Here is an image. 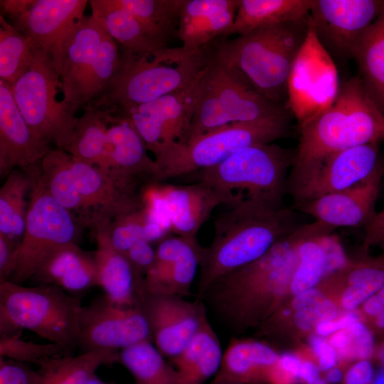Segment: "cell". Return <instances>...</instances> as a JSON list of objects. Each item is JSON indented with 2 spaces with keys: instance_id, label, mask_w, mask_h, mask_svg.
I'll return each mask as SVG.
<instances>
[{
  "instance_id": "cell-1",
  "label": "cell",
  "mask_w": 384,
  "mask_h": 384,
  "mask_svg": "<svg viewBox=\"0 0 384 384\" xmlns=\"http://www.w3.org/2000/svg\"><path fill=\"white\" fill-rule=\"evenodd\" d=\"M384 141V114L361 80L351 78L339 87L334 101L300 123V137L287 181L291 194L329 156Z\"/></svg>"
},
{
  "instance_id": "cell-2",
  "label": "cell",
  "mask_w": 384,
  "mask_h": 384,
  "mask_svg": "<svg viewBox=\"0 0 384 384\" xmlns=\"http://www.w3.org/2000/svg\"><path fill=\"white\" fill-rule=\"evenodd\" d=\"M213 220V238L200 249L198 299L220 277L265 255L300 225L294 208L246 195Z\"/></svg>"
},
{
  "instance_id": "cell-3",
  "label": "cell",
  "mask_w": 384,
  "mask_h": 384,
  "mask_svg": "<svg viewBox=\"0 0 384 384\" xmlns=\"http://www.w3.org/2000/svg\"><path fill=\"white\" fill-rule=\"evenodd\" d=\"M306 225L276 242L255 261L216 279L201 297L231 329L254 324L277 308L289 290L298 263V246Z\"/></svg>"
},
{
  "instance_id": "cell-4",
  "label": "cell",
  "mask_w": 384,
  "mask_h": 384,
  "mask_svg": "<svg viewBox=\"0 0 384 384\" xmlns=\"http://www.w3.org/2000/svg\"><path fill=\"white\" fill-rule=\"evenodd\" d=\"M309 14L216 43L210 53L268 100L288 107L293 66L310 35Z\"/></svg>"
},
{
  "instance_id": "cell-5",
  "label": "cell",
  "mask_w": 384,
  "mask_h": 384,
  "mask_svg": "<svg viewBox=\"0 0 384 384\" xmlns=\"http://www.w3.org/2000/svg\"><path fill=\"white\" fill-rule=\"evenodd\" d=\"M121 48L117 70L102 96L87 107L128 108L151 102L184 87L209 60L204 47L166 46L146 53Z\"/></svg>"
},
{
  "instance_id": "cell-6",
  "label": "cell",
  "mask_w": 384,
  "mask_h": 384,
  "mask_svg": "<svg viewBox=\"0 0 384 384\" xmlns=\"http://www.w3.org/2000/svg\"><path fill=\"white\" fill-rule=\"evenodd\" d=\"M82 296L52 284L25 287L0 282V335L28 330L65 348L78 346Z\"/></svg>"
},
{
  "instance_id": "cell-7",
  "label": "cell",
  "mask_w": 384,
  "mask_h": 384,
  "mask_svg": "<svg viewBox=\"0 0 384 384\" xmlns=\"http://www.w3.org/2000/svg\"><path fill=\"white\" fill-rule=\"evenodd\" d=\"M208 53L193 116L182 144L228 124L290 116L288 107L262 95Z\"/></svg>"
},
{
  "instance_id": "cell-8",
  "label": "cell",
  "mask_w": 384,
  "mask_h": 384,
  "mask_svg": "<svg viewBox=\"0 0 384 384\" xmlns=\"http://www.w3.org/2000/svg\"><path fill=\"white\" fill-rule=\"evenodd\" d=\"M290 116L218 128L182 144H176L154 158L159 182L220 164L246 147L270 144L291 134Z\"/></svg>"
},
{
  "instance_id": "cell-9",
  "label": "cell",
  "mask_w": 384,
  "mask_h": 384,
  "mask_svg": "<svg viewBox=\"0 0 384 384\" xmlns=\"http://www.w3.org/2000/svg\"><path fill=\"white\" fill-rule=\"evenodd\" d=\"M120 62L116 41L90 16H85L66 53L60 75L63 102L73 114L103 94Z\"/></svg>"
},
{
  "instance_id": "cell-10",
  "label": "cell",
  "mask_w": 384,
  "mask_h": 384,
  "mask_svg": "<svg viewBox=\"0 0 384 384\" xmlns=\"http://www.w3.org/2000/svg\"><path fill=\"white\" fill-rule=\"evenodd\" d=\"M39 163L26 168L31 178L26 224L9 279L21 284L33 277L54 252L77 244L79 236V225L73 213L56 202L43 186Z\"/></svg>"
},
{
  "instance_id": "cell-11",
  "label": "cell",
  "mask_w": 384,
  "mask_h": 384,
  "mask_svg": "<svg viewBox=\"0 0 384 384\" xmlns=\"http://www.w3.org/2000/svg\"><path fill=\"white\" fill-rule=\"evenodd\" d=\"M294 156L295 151L276 144H257L193 174L198 181L225 194L233 196L235 190L246 191L248 197L284 205Z\"/></svg>"
},
{
  "instance_id": "cell-12",
  "label": "cell",
  "mask_w": 384,
  "mask_h": 384,
  "mask_svg": "<svg viewBox=\"0 0 384 384\" xmlns=\"http://www.w3.org/2000/svg\"><path fill=\"white\" fill-rule=\"evenodd\" d=\"M11 90L17 107L33 132L68 152L78 117L58 98V93L63 92L60 78L38 47L32 66L11 85Z\"/></svg>"
},
{
  "instance_id": "cell-13",
  "label": "cell",
  "mask_w": 384,
  "mask_h": 384,
  "mask_svg": "<svg viewBox=\"0 0 384 384\" xmlns=\"http://www.w3.org/2000/svg\"><path fill=\"white\" fill-rule=\"evenodd\" d=\"M203 69L184 87L151 102L106 110L127 117L148 151L158 157L173 145L183 142L193 116Z\"/></svg>"
},
{
  "instance_id": "cell-14",
  "label": "cell",
  "mask_w": 384,
  "mask_h": 384,
  "mask_svg": "<svg viewBox=\"0 0 384 384\" xmlns=\"http://www.w3.org/2000/svg\"><path fill=\"white\" fill-rule=\"evenodd\" d=\"M383 9L381 0H314L311 33L332 61L346 63Z\"/></svg>"
},
{
  "instance_id": "cell-15",
  "label": "cell",
  "mask_w": 384,
  "mask_h": 384,
  "mask_svg": "<svg viewBox=\"0 0 384 384\" xmlns=\"http://www.w3.org/2000/svg\"><path fill=\"white\" fill-rule=\"evenodd\" d=\"M70 167L87 213V224L98 223L144 210L149 183L124 177L87 164L70 154Z\"/></svg>"
},
{
  "instance_id": "cell-16",
  "label": "cell",
  "mask_w": 384,
  "mask_h": 384,
  "mask_svg": "<svg viewBox=\"0 0 384 384\" xmlns=\"http://www.w3.org/2000/svg\"><path fill=\"white\" fill-rule=\"evenodd\" d=\"M151 341L148 322L140 307L118 305L103 295L82 307L78 346L82 353L122 350Z\"/></svg>"
},
{
  "instance_id": "cell-17",
  "label": "cell",
  "mask_w": 384,
  "mask_h": 384,
  "mask_svg": "<svg viewBox=\"0 0 384 384\" xmlns=\"http://www.w3.org/2000/svg\"><path fill=\"white\" fill-rule=\"evenodd\" d=\"M86 0H36L11 25L49 58L59 76L70 43L82 21Z\"/></svg>"
},
{
  "instance_id": "cell-18",
  "label": "cell",
  "mask_w": 384,
  "mask_h": 384,
  "mask_svg": "<svg viewBox=\"0 0 384 384\" xmlns=\"http://www.w3.org/2000/svg\"><path fill=\"white\" fill-rule=\"evenodd\" d=\"M158 351L171 358L188 344L207 317L202 300L171 295L143 294L139 300Z\"/></svg>"
},
{
  "instance_id": "cell-19",
  "label": "cell",
  "mask_w": 384,
  "mask_h": 384,
  "mask_svg": "<svg viewBox=\"0 0 384 384\" xmlns=\"http://www.w3.org/2000/svg\"><path fill=\"white\" fill-rule=\"evenodd\" d=\"M383 176L384 161L380 159L374 170L356 184L297 205L294 209L335 229L365 227L375 214Z\"/></svg>"
},
{
  "instance_id": "cell-20",
  "label": "cell",
  "mask_w": 384,
  "mask_h": 384,
  "mask_svg": "<svg viewBox=\"0 0 384 384\" xmlns=\"http://www.w3.org/2000/svg\"><path fill=\"white\" fill-rule=\"evenodd\" d=\"M379 145L363 144L327 157L312 176L290 194L294 206L343 190L366 178L380 159Z\"/></svg>"
},
{
  "instance_id": "cell-21",
  "label": "cell",
  "mask_w": 384,
  "mask_h": 384,
  "mask_svg": "<svg viewBox=\"0 0 384 384\" xmlns=\"http://www.w3.org/2000/svg\"><path fill=\"white\" fill-rule=\"evenodd\" d=\"M201 247L197 238L166 237L161 240L154 263L144 279V294L188 295L199 267Z\"/></svg>"
},
{
  "instance_id": "cell-22",
  "label": "cell",
  "mask_w": 384,
  "mask_h": 384,
  "mask_svg": "<svg viewBox=\"0 0 384 384\" xmlns=\"http://www.w3.org/2000/svg\"><path fill=\"white\" fill-rule=\"evenodd\" d=\"M169 222L177 236L196 238L202 225L220 204L230 206L245 194H225L201 181L188 185H172L159 194Z\"/></svg>"
},
{
  "instance_id": "cell-23",
  "label": "cell",
  "mask_w": 384,
  "mask_h": 384,
  "mask_svg": "<svg viewBox=\"0 0 384 384\" xmlns=\"http://www.w3.org/2000/svg\"><path fill=\"white\" fill-rule=\"evenodd\" d=\"M50 143L31 129L14 100L11 84L0 80V175L41 161L51 150Z\"/></svg>"
},
{
  "instance_id": "cell-24",
  "label": "cell",
  "mask_w": 384,
  "mask_h": 384,
  "mask_svg": "<svg viewBox=\"0 0 384 384\" xmlns=\"http://www.w3.org/2000/svg\"><path fill=\"white\" fill-rule=\"evenodd\" d=\"M102 110V109H101ZM107 116L105 168L117 175L159 183V168L147 153L146 144L125 116L102 110Z\"/></svg>"
},
{
  "instance_id": "cell-25",
  "label": "cell",
  "mask_w": 384,
  "mask_h": 384,
  "mask_svg": "<svg viewBox=\"0 0 384 384\" xmlns=\"http://www.w3.org/2000/svg\"><path fill=\"white\" fill-rule=\"evenodd\" d=\"M238 0H183L176 36L185 48H203L233 26Z\"/></svg>"
},
{
  "instance_id": "cell-26",
  "label": "cell",
  "mask_w": 384,
  "mask_h": 384,
  "mask_svg": "<svg viewBox=\"0 0 384 384\" xmlns=\"http://www.w3.org/2000/svg\"><path fill=\"white\" fill-rule=\"evenodd\" d=\"M95 225L97 250L93 252L97 286L112 302L124 306H137L143 290L128 259L112 245L107 223Z\"/></svg>"
},
{
  "instance_id": "cell-27",
  "label": "cell",
  "mask_w": 384,
  "mask_h": 384,
  "mask_svg": "<svg viewBox=\"0 0 384 384\" xmlns=\"http://www.w3.org/2000/svg\"><path fill=\"white\" fill-rule=\"evenodd\" d=\"M89 2L92 16L122 48L146 53L168 46L169 39L118 5L115 0Z\"/></svg>"
},
{
  "instance_id": "cell-28",
  "label": "cell",
  "mask_w": 384,
  "mask_h": 384,
  "mask_svg": "<svg viewBox=\"0 0 384 384\" xmlns=\"http://www.w3.org/2000/svg\"><path fill=\"white\" fill-rule=\"evenodd\" d=\"M279 356L270 346L256 341L235 338L223 353L213 381L233 384L267 383Z\"/></svg>"
},
{
  "instance_id": "cell-29",
  "label": "cell",
  "mask_w": 384,
  "mask_h": 384,
  "mask_svg": "<svg viewBox=\"0 0 384 384\" xmlns=\"http://www.w3.org/2000/svg\"><path fill=\"white\" fill-rule=\"evenodd\" d=\"M33 277L40 284L55 285L70 294L82 296L97 286L94 255L78 244L67 245L50 256Z\"/></svg>"
},
{
  "instance_id": "cell-30",
  "label": "cell",
  "mask_w": 384,
  "mask_h": 384,
  "mask_svg": "<svg viewBox=\"0 0 384 384\" xmlns=\"http://www.w3.org/2000/svg\"><path fill=\"white\" fill-rule=\"evenodd\" d=\"M223 353L218 337L207 316L185 348L171 358L176 384H203L218 373Z\"/></svg>"
},
{
  "instance_id": "cell-31",
  "label": "cell",
  "mask_w": 384,
  "mask_h": 384,
  "mask_svg": "<svg viewBox=\"0 0 384 384\" xmlns=\"http://www.w3.org/2000/svg\"><path fill=\"white\" fill-rule=\"evenodd\" d=\"M313 4L314 0H238L234 23L224 37L303 18Z\"/></svg>"
},
{
  "instance_id": "cell-32",
  "label": "cell",
  "mask_w": 384,
  "mask_h": 384,
  "mask_svg": "<svg viewBox=\"0 0 384 384\" xmlns=\"http://www.w3.org/2000/svg\"><path fill=\"white\" fill-rule=\"evenodd\" d=\"M119 352L100 350L56 356L41 363L36 384H89L98 368L119 362Z\"/></svg>"
},
{
  "instance_id": "cell-33",
  "label": "cell",
  "mask_w": 384,
  "mask_h": 384,
  "mask_svg": "<svg viewBox=\"0 0 384 384\" xmlns=\"http://www.w3.org/2000/svg\"><path fill=\"white\" fill-rule=\"evenodd\" d=\"M353 58L358 77L384 114V9L361 38Z\"/></svg>"
},
{
  "instance_id": "cell-34",
  "label": "cell",
  "mask_w": 384,
  "mask_h": 384,
  "mask_svg": "<svg viewBox=\"0 0 384 384\" xmlns=\"http://www.w3.org/2000/svg\"><path fill=\"white\" fill-rule=\"evenodd\" d=\"M41 180L54 200L72 213H78L87 224V213L70 167V154L50 150L39 163Z\"/></svg>"
},
{
  "instance_id": "cell-35",
  "label": "cell",
  "mask_w": 384,
  "mask_h": 384,
  "mask_svg": "<svg viewBox=\"0 0 384 384\" xmlns=\"http://www.w3.org/2000/svg\"><path fill=\"white\" fill-rule=\"evenodd\" d=\"M31 178L26 168L14 169L6 176L0 189V235L16 244L23 236Z\"/></svg>"
},
{
  "instance_id": "cell-36",
  "label": "cell",
  "mask_w": 384,
  "mask_h": 384,
  "mask_svg": "<svg viewBox=\"0 0 384 384\" xmlns=\"http://www.w3.org/2000/svg\"><path fill=\"white\" fill-rule=\"evenodd\" d=\"M119 362L133 376L135 384H176V370L150 340L125 348Z\"/></svg>"
},
{
  "instance_id": "cell-37",
  "label": "cell",
  "mask_w": 384,
  "mask_h": 384,
  "mask_svg": "<svg viewBox=\"0 0 384 384\" xmlns=\"http://www.w3.org/2000/svg\"><path fill=\"white\" fill-rule=\"evenodd\" d=\"M107 125V116L104 110L93 107L84 109L83 114L78 117L68 152L104 169Z\"/></svg>"
},
{
  "instance_id": "cell-38",
  "label": "cell",
  "mask_w": 384,
  "mask_h": 384,
  "mask_svg": "<svg viewBox=\"0 0 384 384\" xmlns=\"http://www.w3.org/2000/svg\"><path fill=\"white\" fill-rule=\"evenodd\" d=\"M334 230L321 223L299 244V263L289 287V290L295 296L315 287L326 274L324 238Z\"/></svg>"
},
{
  "instance_id": "cell-39",
  "label": "cell",
  "mask_w": 384,
  "mask_h": 384,
  "mask_svg": "<svg viewBox=\"0 0 384 384\" xmlns=\"http://www.w3.org/2000/svg\"><path fill=\"white\" fill-rule=\"evenodd\" d=\"M38 46L0 15V80L13 85L32 66Z\"/></svg>"
},
{
  "instance_id": "cell-40",
  "label": "cell",
  "mask_w": 384,
  "mask_h": 384,
  "mask_svg": "<svg viewBox=\"0 0 384 384\" xmlns=\"http://www.w3.org/2000/svg\"><path fill=\"white\" fill-rule=\"evenodd\" d=\"M346 287L341 297V306L348 311L363 305L384 286V256L368 258L340 270Z\"/></svg>"
},
{
  "instance_id": "cell-41",
  "label": "cell",
  "mask_w": 384,
  "mask_h": 384,
  "mask_svg": "<svg viewBox=\"0 0 384 384\" xmlns=\"http://www.w3.org/2000/svg\"><path fill=\"white\" fill-rule=\"evenodd\" d=\"M116 3L169 40L176 35L183 0H115Z\"/></svg>"
},
{
  "instance_id": "cell-42",
  "label": "cell",
  "mask_w": 384,
  "mask_h": 384,
  "mask_svg": "<svg viewBox=\"0 0 384 384\" xmlns=\"http://www.w3.org/2000/svg\"><path fill=\"white\" fill-rule=\"evenodd\" d=\"M292 309L294 323L302 331H309L321 322L334 320L338 313L335 303L316 287L296 295Z\"/></svg>"
},
{
  "instance_id": "cell-43",
  "label": "cell",
  "mask_w": 384,
  "mask_h": 384,
  "mask_svg": "<svg viewBox=\"0 0 384 384\" xmlns=\"http://www.w3.org/2000/svg\"><path fill=\"white\" fill-rule=\"evenodd\" d=\"M70 355L63 346L57 343H36L21 338V332L0 335V357L24 363L39 366L48 359Z\"/></svg>"
},
{
  "instance_id": "cell-44",
  "label": "cell",
  "mask_w": 384,
  "mask_h": 384,
  "mask_svg": "<svg viewBox=\"0 0 384 384\" xmlns=\"http://www.w3.org/2000/svg\"><path fill=\"white\" fill-rule=\"evenodd\" d=\"M146 210L147 206L142 211L119 217L107 223L108 237L115 250L125 254L135 242L145 238L144 223Z\"/></svg>"
},
{
  "instance_id": "cell-45",
  "label": "cell",
  "mask_w": 384,
  "mask_h": 384,
  "mask_svg": "<svg viewBox=\"0 0 384 384\" xmlns=\"http://www.w3.org/2000/svg\"><path fill=\"white\" fill-rule=\"evenodd\" d=\"M348 343L345 351L338 358L344 360H368L375 351L372 331L358 321L346 328Z\"/></svg>"
},
{
  "instance_id": "cell-46",
  "label": "cell",
  "mask_w": 384,
  "mask_h": 384,
  "mask_svg": "<svg viewBox=\"0 0 384 384\" xmlns=\"http://www.w3.org/2000/svg\"><path fill=\"white\" fill-rule=\"evenodd\" d=\"M129 261L137 279L142 288L146 274L152 267L156 258V250H154L151 242L142 238L135 242L125 254H123ZM144 292V291H143Z\"/></svg>"
},
{
  "instance_id": "cell-47",
  "label": "cell",
  "mask_w": 384,
  "mask_h": 384,
  "mask_svg": "<svg viewBox=\"0 0 384 384\" xmlns=\"http://www.w3.org/2000/svg\"><path fill=\"white\" fill-rule=\"evenodd\" d=\"M38 378L27 363L0 357V384H36Z\"/></svg>"
},
{
  "instance_id": "cell-48",
  "label": "cell",
  "mask_w": 384,
  "mask_h": 384,
  "mask_svg": "<svg viewBox=\"0 0 384 384\" xmlns=\"http://www.w3.org/2000/svg\"><path fill=\"white\" fill-rule=\"evenodd\" d=\"M310 345L317 358V366L320 371L326 372L336 366L338 356L329 341L316 334L310 338Z\"/></svg>"
},
{
  "instance_id": "cell-49",
  "label": "cell",
  "mask_w": 384,
  "mask_h": 384,
  "mask_svg": "<svg viewBox=\"0 0 384 384\" xmlns=\"http://www.w3.org/2000/svg\"><path fill=\"white\" fill-rule=\"evenodd\" d=\"M363 313L373 326L384 332V286L363 304Z\"/></svg>"
},
{
  "instance_id": "cell-50",
  "label": "cell",
  "mask_w": 384,
  "mask_h": 384,
  "mask_svg": "<svg viewBox=\"0 0 384 384\" xmlns=\"http://www.w3.org/2000/svg\"><path fill=\"white\" fill-rule=\"evenodd\" d=\"M18 244L0 235V282L9 280L13 273Z\"/></svg>"
},
{
  "instance_id": "cell-51",
  "label": "cell",
  "mask_w": 384,
  "mask_h": 384,
  "mask_svg": "<svg viewBox=\"0 0 384 384\" xmlns=\"http://www.w3.org/2000/svg\"><path fill=\"white\" fill-rule=\"evenodd\" d=\"M375 373L369 360H360L351 366L343 378L344 384H373Z\"/></svg>"
},
{
  "instance_id": "cell-52",
  "label": "cell",
  "mask_w": 384,
  "mask_h": 384,
  "mask_svg": "<svg viewBox=\"0 0 384 384\" xmlns=\"http://www.w3.org/2000/svg\"><path fill=\"white\" fill-rule=\"evenodd\" d=\"M364 228V245L366 247L378 246L384 249V208L375 213Z\"/></svg>"
},
{
  "instance_id": "cell-53",
  "label": "cell",
  "mask_w": 384,
  "mask_h": 384,
  "mask_svg": "<svg viewBox=\"0 0 384 384\" xmlns=\"http://www.w3.org/2000/svg\"><path fill=\"white\" fill-rule=\"evenodd\" d=\"M36 1V0H1L0 5L3 14L8 15L13 21L28 11Z\"/></svg>"
},
{
  "instance_id": "cell-54",
  "label": "cell",
  "mask_w": 384,
  "mask_h": 384,
  "mask_svg": "<svg viewBox=\"0 0 384 384\" xmlns=\"http://www.w3.org/2000/svg\"><path fill=\"white\" fill-rule=\"evenodd\" d=\"M346 328V324L341 317L337 320L334 319L319 324L315 327V331L317 335L324 337L332 335L336 331L345 329Z\"/></svg>"
},
{
  "instance_id": "cell-55",
  "label": "cell",
  "mask_w": 384,
  "mask_h": 384,
  "mask_svg": "<svg viewBox=\"0 0 384 384\" xmlns=\"http://www.w3.org/2000/svg\"><path fill=\"white\" fill-rule=\"evenodd\" d=\"M320 370L316 363L310 360L302 361L300 380L304 384L310 383L320 377Z\"/></svg>"
},
{
  "instance_id": "cell-56",
  "label": "cell",
  "mask_w": 384,
  "mask_h": 384,
  "mask_svg": "<svg viewBox=\"0 0 384 384\" xmlns=\"http://www.w3.org/2000/svg\"><path fill=\"white\" fill-rule=\"evenodd\" d=\"M344 373L339 367H334L326 371L324 379L329 384H338L343 380Z\"/></svg>"
},
{
  "instance_id": "cell-57",
  "label": "cell",
  "mask_w": 384,
  "mask_h": 384,
  "mask_svg": "<svg viewBox=\"0 0 384 384\" xmlns=\"http://www.w3.org/2000/svg\"><path fill=\"white\" fill-rule=\"evenodd\" d=\"M376 356L379 362L384 367V341L378 347Z\"/></svg>"
},
{
  "instance_id": "cell-58",
  "label": "cell",
  "mask_w": 384,
  "mask_h": 384,
  "mask_svg": "<svg viewBox=\"0 0 384 384\" xmlns=\"http://www.w3.org/2000/svg\"><path fill=\"white\" fill-rule=\"evenodd\" d=\"M306 384H329L327 381L321 377H319L318 378L315 379L314 380L306 383Z\"/></svg>"
},
{
  "instance_id": "cell-59",
  "label": "cell",
  "mask_w": 384,
  "mask_h": 384,
  "mask_svg": "<svg viewBox=\"0 0 384 384\" xmlns=\"http://www.w3.org/2000/svg\"><path fill=\"white\" fill-rule=\"evenodd\" d=\"M89 384H104V383L101 382L100 380L97 378L96 376H95L89 383Z\"/></svg>"
},
{
  "instance_id": "cell-60",
  "label": "cell",
  "mask_w": 384,
  "mask_h": 384,
  "mask_svg": "<svg viewBox=\"0 0 384 384\" xmlns=\"http://www.w3.org/2000/svg\"><path fill=\"white\" fill-rule=\"evenodd\" d=\"M210 384H233V383H222V382H214V381H213Z\"/></svg>"
},
{
  "instance_id": "cell-61",
  "label": "cell",
  "mask_w": 384,
  "mask_h": 384,
  "mask_svg": "<svg viewBox=\"0 0 384 384\" xmlns=\"http://www.w3.org/2000/svg\"><path fill=\"white\" fill-rule=\"evenodd\" d=\"M104 384H115V383H104Z\"/></svg>"
}]
</instances>
